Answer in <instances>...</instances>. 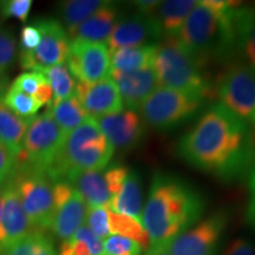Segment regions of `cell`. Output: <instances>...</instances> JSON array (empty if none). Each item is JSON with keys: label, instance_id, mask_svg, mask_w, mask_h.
<instances>
[{"label": "cell", "instance_id": "1", "mask_svg": "<svg viewBox=\"0 0 255 255\" xmlns=\"http://www.w3.org/2000/svg\"><path fill=\"white\" fill-rule=\"evenodd\" d=\"M191 167L232 183L248 176L255 163V136L250 123L222 104H214L176 145Z\"/></svg>", "mask_w": 255, "mask_h": 255}, {"label": "cell", "instance_id": "2", "mask_svg": "<svg viewBox=\"0 0 255 255\" xmlns=\"http://www.w3.org/2000/svg\"><path fill=\"white\" fill-rule=\"evenodd\" d=\"M206 209L195 188L176 175L156 173L142 213L148 233V250L162 248L201 221Z\"/></svg>", "mask_w": 255, "mask_h": 255}, {"label": "cell", "instance_id": "3", "mask_svg": "<svg viewBox=\"0 0 255 255\" xmlns=\"http://www.w3.org/2000/svg\"><path fill=\"white\" fill-rule=\"evenodd\" d=\"M235 8L215 12L197 1L184 21L177 39L203 66L213 60L232 63L237 57L233 23Z\"/></svg>", "mask_w": 255, "mask_h": 255}, {"label": "cell", "instance_id": "4", "mask_svg": "<svg viewBox=\"0 0 255 255\" xmlns=\"http://www.w3.org/2000/svg\"><path fill=\"white\" fill-rule=\"evenodd\" d=\"M115 148L94 119L66 135L55 161L47 169L53 182L68 181L73 175L91 170H104L113 158Z\"/></svg>", "mask_w": 255, "mask_h": 255}, {"label": "cell", "instance_id": "5", "mask_svg": "<svg viewBox=\"0 0 255 255\" xmlns=\"http://www.w3.org/2000/svg\"><path fill=\"white\" fill-rule=\"evenodd\" d=\"M152 69L159 87L186 92L205 102L215 97V88L203 71V65L184 49L177 38L157 44Z\"/></svg>", "mask_w": 255, "mask_h": 255}, {"label": "cell", "instance_id": "6", "mask_svg": "<svg viewBox=\"0 0 255 255\" xmlns=\"http://www.w3.org/2000/svg\"><path fill=\"white\" fill-rule=\"evenodd\" d=\"M17 188L21 205L33 231L46 232L55 216L53 181L39 169L14 165L8 176Z\"/></svg>", "mask_w": 255, "mask_h": 255}, {"label": "cell", "instance_id": "7", "mask_svg": "<svg viewBox=\"0 0 255 255\" xmlns=\"http://www.w3.org/2000/svg\"><path fill=\"white\" fill-rule=\"evenodd\" d=\"M66 133L58 127L49 111L34 117L25 133L14 165L47 171L62 148Z\"/></svg>", "mask_w": 255, "mask_h": 255}, {"label": "cell", "instance_id": "8", "mask_svg": "<svg viewBox=\"0 0 255 255\" xmlns=\"http://www.w3.org/2000/svg\"><path fill=\"white\" fill-rule=\"evenodd\" d=\"M205 101L174 89L159 87L142 105L145 124L157 130L174 129L197 114Z\"/></svg>", "mask_w": 255, "mask_h": 255}, {"label": "cell", "instance_id": "9", "mask_svg": "<svg viewBox=\"0 0 255 255\" xmlns=\"http://www.w3.org/2000/svg\"><path fill=\"white\" fill-rule=\"evenodd\" d=\"M220 104L241 120L252 122L255 110V71L241 60H233L216 82Z\"/></svg>", "mask_w": 255, "mask_h": 255}, {"label": "cell", "instance_id": "10", "mask_svg": "<svg viewBox=\"0 0 255 255\" xmlns=\"http://www.w3.org/2000/svg\"><path fill=\"white\" fill-rule=\"evenodd\" d=\"M228 222L227 210H218L178 235L162 250L170 255H218Z\"/></svg>", "mask_w": 255, "mask_h": 255}, {"label": "cell", "instance_id": "11", "mask_svg": "<svg viewBox=\"0 0 255 255\" xmlns=\"http://www.w3.org/2000/svg\"><path fill=\"white\" fill-rule=\"evenodd\" d=\"M40 31V41L32 52L19 53L21 68L38 71L65 64L70 53V40L65 27L56 19H39L34 21Z\"/></svg>", "mask_w": 255, "mask_h": 255}, {"label": "cell", "instance_id": "12", "mask_svg": "<svg viewBox=\"0 0 255 255\" xmlns=\"http://www.w3.org/2000/svg\"><path fill=\"white\" fill-rule=\"evenodd\" d=\"M66 65L78 82H100L109 77V49L105 43L72 40L70 41V53Z\"/></svg>", "mask_w": 255, "mask_h": 255}, {"label": "cell", "instance_id": "13", "mask_svg": "<svg viewBox=\"0 0 255 255\" xmlns=\"http://www.w3.org/2000/svg\"><path fill=\"white\" fill-rule=\"evenodd\" d=\"M2 186V210L0 216V254H6L9 248L33 232L25 214L17 188L7 178Z\"/></svg>", "mask_w": 255, "mask_h": 255}, {"label": "cell", "instance_id": "14", "mask_svg": "<svg viewBox=\"0 0 255 255\" xmlns=\"http://www.w3.org/2000/svg\"><path fill=\"white\" fill-rule=\"evenodd\" d=\"M75 95L88 116L94 120L123 110L119 89L110 77L96 83L78 82Z\"/></svg>", "mask_w": 255, "mask_h": 255}, {"label": "cell", "instance_id": "15", "mask_svg": "<svg viewBox=\"0 0 255 255\" xmlns=\"http://www.w3.org/2000/svg\"><path fill=\"white\" fill-rule=\"evenodd\" d=\"M159 39H162V33L156 17L135 13L116 24L107 40V46L111 53L124 47L155 44Z\"/></svg>", "mask_w": 255, "mask_h": 255}, {"label": "cell", "instance_id": "16", "mask_svg": "<svg viewBox=\"0 0 255 255\" xmlns=\"http://www.w3.org/2000/svg\"><path fill=\"white\" fill-rule=\"evenodd\" d=\"M95 121L114 148H133L142 141L144 135V121L137 111L123 109L121 113Z\"/></svg>", "mask_w": 255, "mask_h": 255}, {"label": "cell", "instance_id": "17", "mask_svg": "<svg viewBox=\"0 0 255 255\" xmlns=\"http://www.w3.org/2000/svg\"><path fill=\"white\" fill-rule=\"evenodd\" d=\"M109 77L116 84L127 110L139 111L149 96L159 88L154 69L135 72L110 71Z\"/></svg>", "mask_w": 255, "mask_h": 255}, {"label": "cell", "instance_id": "18", "mask_svg": "<svg viewBox=\"0 0 255 255\" xmlns=\"http://www.w3.org/2000/svg\"><path fill=\"white\" fill-rule=\"evenodd\" d=\"M120 9L116 2L107 1L90 18L68 32L69 40H83L90 43H105L114 27L119 23Z\"/></svg>", "mask_w": 255, "mask_h": 255}, {"label": "cell", "instance_id": "19", "mask_svg": "<svg viewBox=\"0 0 255 255\" xmlns=\"http://www.w3.org/2000/svg\"><path fill=\"white\" fill-rule=\"evenodd\" d=\"M233 23L237 57L255 71V5L235 8Z\"/></svg>", "mask_w": 255, "mask_h": 255}, {"label": "cell", "instance_id": "20", "mask_svg": "<svg viewBox=\"0 0 255 255\" xmlns=\"http://www.w3.org/2000/svg\"><path fill=\"white\" fill-rule=\"evenodd\" d=\"M88 206L78 191L73 189L71 196L56 210L51 231L60 240H68L87 220Z\"/></svg>", "mask_w": 255, "mask_h": 255}, {"label": "cell", "instance_id": "21", "mask_svg": "<svg viewBox=\"0 0 255 255\" xmlns=\"http://www.w3.org/2000/svg\"><path fill=\"white\" fill-rule=\"evenodd\" d=\"M104 170L83 171L68 180L73 189L78 191L88 208L107 207L111 201V194L104 178Z\"/></svg>", "mask_w": 255, "mask_h": 255}, {"label": "cell", "instance_id": "22", "mask_svg": "<svg viewBox=\"0 0 255 255\" xmlns=\"http://www.w3.org/2000/svg\"><path fill=\"white\" fill-rule=\"evenodd\" d=\"M109 209L111 212L130 216L142 222L143 190L142 180L137 171H130L119 194L113 196Z\"/></svg>", "mask_w": 255, "mask_h": 255}, {"label": "cell", "instance_id": "23", "mask_svg": "<svg viewBox=\"0 0 255 255\" xmlns=\"http://www.w3.org/2000/svg\"><path fill=\"white\" fill-rule=\"evenodd\" d=\"M157 44L124 47L110 53V71L135 72L152 69Z\"/></svg>", "mask_w": 255, "mask_h": 255}, {"label": "cell", "instance_id": "24", "mask_svg": "<svg viewBox=\"0 0 255 255\" xmlns=\"http://www.w3.org/2000/svg\"><path fill=\"white\" fill-rule=\"evenodd\" d=\"M197 1L194 0H167L161 1V5L156 13L158 27L161 30L162 38L171 39L177 38L184 21Z\"/></svg>", "mask_w": 255, "mask_h": 255}, {"label": "cell", "instance_id": "25", "mask_svg": "<svg viewBox=\"0 0 255 255\" xmlns=\"http://www.w3.org/2000/svg\"><path fill=\"white\" fill-rule=\"evenodd\" d=\"M33 120V119H32ZM32 120L21 119L12 113L0 97V142L17 155Z\"/></svg>", "mask_w": 255, "mask_h": 255}, {"label": "cell", "instance_id": "26", "mask_svg": "<svg viewBox=\"0 0 255 255\" xmlns=\"http://www.w3.org/2000/svg\"><path fill=\"white\" fill-rule=\"evenodd\" d=\"M47 111L66 135L90 119L85 110L83 109L76 95L57 102V103L47 105Z\"/></svg>", "mask_w": 255, "mask_h": 255}, {"label": "cell", "instance_id": "27", "mask_svg": "<svg viewBox=\"0 0 255 255\" xmlns=\"http://www.w3.org/2000/svg\"><path fill=\"white\" fill-rule=\"evenodd\" d=\"M58 255H103V241L82 226L71 238L62 241Z\"/></svg>", "mask_w": 255, "mask_h": 255}, {"label": "cell", "instance_id": "28", "mask_svg": "<svg viewBox=\"0 0 255 255\" xmlns=\"http://www.w3.org/2000/svg\"><path fill=\"white\" fill-rule=\"evenodd\" d=\"M107 1L103 0H68L60 4L62 18L66 33L79 26L83 21L90 18Z\"/></svg>", "mask_w": 255, "mask_h": 255}, {"label": "cell", "instance_id": "29", "mask_svg": "<svg viewBox=\"0 0 255 255\" xmlns=\"http://www.w3.org/2000/svg\"><path fill=\"white\" fill-rule=\"evenodd\" d=\"M109 228L111 234L130 239L137 242L142 247V250L148 251L150 246L148 233L143 227V223L138 220L127 215L117 214L109 209Z\"/></svg>", "mask_w": 255, "mask_h": 255}, {"label": "cell", "instance_id": "30", "mask_svg": "<svg viewBox=\"0 0 255 255\" xmlns=\"http://www.w3.org/2000/svg\"><path fill=\"white\" fill-rule=\"evenodd\" d=\"M12 87L33 97L41 105L51 104L53 98L52 89L45 76L38 71H25L12 83Z\"/></svg>", "mask_w": 255, "mask_h": 255}, {"label": "cell", "instance_id": "31", "mask_svg": "<svg viewBox=\"0 0 255 255\" xmlns=\"http://www.w3.org/2000/svg\"><path fill=\"white\" fill-rule=\"evenodd\" d=\"M40 72L45 76L51 89H52L53 98L51 104L71 97L76 94L77 83H76L75 77L70 72L66 63L46 68L41 70Z\"/></svg>", "mask_w": 255, "mask_h": 255}, {"label": "cell", "instance_id": "32", "mask_svg": "<svg viewBox=\"0 0 255 255\" xmlns=\"http://www.w3.org/2000/svg\"><path fill=\"white\" fill-rule=\"evenodd\" d=\"M5 255H58V252L46 232L33 231L9 248Z\"/></svg>", "mask_w": 255, "mask_h": 255}, {"label": "cell", "instance_id": "33", "mask_svg": "<svg viewBox=\"0 0 255 255\" xmlns=\"http://www.w3.org/2000/svg\"><path fill=\"white\" fill-rule=\"evenodd\" d=\"M2 102L12 113L25 120H32L43 105L37 102L33 97L24 94L12 85L2 95Z\"/></svg>", "mask_w": 255, "mask_h": 255}, {"label": "cell", "instance_id": "34", "mask_svg": "<svg viewBox=\"0 0 255 255\" xmlns=\"http://www.w3.org/2000/svg\"><path fill=\"white\" fill-rule=\"evenodd\" d=\"M17 41L12 32L0 27V82L5 81V73L17 58Z\"/></svg>", "mask_w": 255, "mask_h": 255}, {"label": "cell", "instance_id": "35", "mask_svg": "<svg viewBox=\"0 0 255 255\" xmlns=\"http://www.w3.org/2000/svg\"><path fill=\"white\" fill-rule=\"evenodd\" d=\"M142 247L130 239L110 235L103 241V255H142Z\"/></svg>", "mask_w": 255, "mask_h": 255}, {"label": "cell", "instance_id": "36", "mask_svg": "<svg viewBox=\"0 0 255 255\" xmlns=\"http://www.w3.org/2000/svg\"><path fill=\"white\" fill-rule=\"evenodd\" d=\"M88 227L102 241L110 237L109 228V206L89 208L87 214Z\"/></svg>", "mask_w": 255, "mask_h": 255}, {"label": "cell", "instance_id": "37", "mask_svg": "<svg viewBox=\"0 0 255 255\" xmlns=\"http://www.w3.org/2000/svg\"><path fill=\"white\" fill-rule=\"evenodd\" d=\"M32 0H7L1 1V14L5 18H15L25 23L30 13Z\"/></svg>", "mask_w": 255, "mask_h": 255}, {"label": "cell", "instance_id": "38", "mask_svg": "<svg viewBox=\"0 0 255 255\" xmlns=\"http://www.w3.org/2000/svg\"><path fill=\"white\" fill-rule=\"evenodd\" d=\"M103 173L105 182H107L108 188H109V191L111 194V199H113V196L119 194V191L123 186L124 181H126L127 176L130 173V170L126 167V165L115 164L111 165L109 168L104 169Z\"/></svg>", "mask_w": 255, "mask_h": 255}, {"label": "cell", "instance_id": "39", "mask_svg": "<svg viewBox=\"0 0 255 255\" xmlns=\"http://www.w3.org/2000/svg\"><path fill=\"white\" fill-rule=\"evenodd\" d=\"M40 41V31L36 23L25 25L20 32L19 37V45H20L21 52H32L36 50Z\"/></svg>", "mask_w": 255, "mask_h": 255}, {"label": "cell", "instance_id": "40", "mask_svg": "<svg viewBox=\"0 0 255 255\" xmlns=\"http://www.w3.org/2000/svg\"><path fill=\"white\" fill-rule=\"evenodd\" d=\"M15 155L0 142V184L7 180L14 168Z\"/></svg>", "mask_w": 255, "mask_h": 255}, {"label": "cell", "instance_id": "41", "mask_svg": "<svg viewBox=\"0 0 255 255\" xmlns=\"http://www.w3.org/2000/svg\"><path fill=\"white\" fill-rule=\"evenodd\" d=\"M222 255H255V245L245 238L232 242Z\"/></svg>", "mask_w": 255, "mask_h": 255}, {"label": "cell", "instance_id": "42", "mask_svg": "<svg viewBox=\"0 0 255 255\" xmlns=\"http://www.w3.org/2000/svg\"><path fill=\"white\" fill-rule=\"evenodd\" d=\"M159 5H161V1H157V0H138L133 2L136 13L144 15V17H156Z\"/></svg>", "mask_w": 255, "mask_h": 255}, {"label": "cell", "instance_id": "43", "mask_svg": "<svg viewBox=\"0 0 255 255\" xmlns=\"http://www.w3.org/2000/svg\"><path fill=\"white\" fill-rule=\"evenodd\" d=\"M248 189H250V201H248L247 209L255 207V163L252 167L248 174Z\"/></svg>", "mask_w": 255, "mask_h": 255}, {"label": "cell", "instance_id": "44", "mask_svg": "<svg viewBox=\"0 0 255 255\" xmlns=\"http://www.w3.org/2000/svg\"><path fill=\"white\" fill-rule=\"evenodd\" d=\"M246 221L252 228L255 229V207L246 210Z\"/></svg>", "mask_w": 255, "mask_h": 255}, {"label": "cell", "instance_id": "45", "mask_svg": "<svg viewBox=\"0 0 255 255\" xmlns=\"http://www.w3.org/2000/svg\"><path fill=\"white\" fill-rule=\"evenodd\" d=\"M145 255H170V254L167 253L164 250H162V248H156V250H148L146 251Z\"/></svg>", "mask_w": 255, "mask_h": 255}, {"label": "cell", "instance_id": "46", "mask_svg": "<svg viewBox=\"0 0 255 255\" xmlns=\"http://www.w3.org/2000/svg\"><path fill=\"white\" fill-rule=\"evenodd\" d=\"M1 210H2V186L0 184V216H1Z\"/></svg>", "mask_w": 255, "mask_h": 255}, {"label": "cell", "instance_id": "47", "mask_svg": "<svg viewBox=\"0 0 255 255\" xmlns=\"http://www.w3.org/2000/svg\"><path fill=\"white\" fill-rule=\"evenodd\" d=\"M4 83H5V81L0 82V97L4 95Z\"/></svg>", "mask_w": 255, "mask_h": 255}, {"label": "cell", "instance_id": "48", "mask_svg": "<svg viewBox=\"0 0 255 255\" xmlns=\"http://www.w3.org/2000/svg\"><path fill=\"white\" fill-rule=\"evenodd\" d=\"M252 123H253L254 127H255V117H253V119H252Z\"/></svg>", "mask_w": 255, "mask_h": 255}, {"label": "cell", "instance_id": "49", "mask_svg": "<svg viewBox=\"0 0 255 255\" xmlns=\"http://www.w3.org/2000/svg\"><path fill=\"white\" fill-rule=\"evenodd\" d=\"M0 14H1V1H0Z\"/></svg>", "mask_w": 255, "mask_h": 255}]
</instances>
